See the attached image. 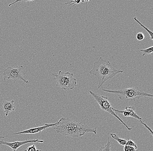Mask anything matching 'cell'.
Masks as SVG:
<instances>
[{"label":"cell","instance_id":"15","mask_svg":"<svg viewBox=\"0 0 153 151\" xmlns=\"http://www.w3.org/2000/svg\"><path fill=\"white\" fill-rule=\"evenodd\" d=\"M126 146H131V147H133L134 148H135L136 149H137V146L136 143H135L133 141H132V140H130V139H128V140L127 141V142H126Z\"/></svg>","mask_w":153,"mask_h":151},{"label":"cell","instance_id":"6","mask_svg":"<svg viewBox=\"0 0 153 151\" xmlns=\"http://www.w3.org/2000/svg\"><path fill=\"white\" fill-rule=\"evenodd\" d=\"M24 69L22 66L8 67L4 70L3 74L4 80L6 79H12L14 80V83L17 80H21L26 84H28L29 82L23 74Z\"/></svg>","mask_w":153,"mask_h":151},{"label":"cell","instance_id":"5","mask_svg":"<svg viewBox=\"0 0 153 151\" xmlns=\"http://www.w3.org/2000/svg\"><path fill=\"white\" fill-rule=\"evenodd\" d=\"M89 93L94 98L96 101L99 104L100 109L102 110L109 113L111 115H113V116L115 117L116 118H117L120 122H121L123 125H124V126L126 127V128L128 129V130L131 131L132 129V128H130V127L128 126L121 120V118L113 111V110H112V109L113 108L112 107L111 105L110 102H109L108 100V97L99 95L98 94L93 92L92 91H90Z\"/></svg>","mask_w":153,"mask_h":151},{"label":"cell","instance_id":"16","mask_svg":"<svg viewBox=\"0 0 153 151\" xmlns=\"http://www.w3.org/2000/svg\"><path fill=\"white\" fill-rule=\"evenodd\" d=\"M24 151H42V150H37L35 145L33 144V145H31V146H28L27 150Z\"/></svg>","mask_w":153,"mask_h":151},{"label":"cell","instance_id":"17","mask_svg":"<svg viewBox=\"0 0 153 151\" xmlns=\"http://www.w3.org/2000/svg\"><path fill=\"white\" fill-rule=\"evenodd\" d=\"M124 151H138L135 148L131 146H124Z\"/></svg>","mask_w":153,"mask_h":151},{"label":"cell","instance_id":"20","mask_svg":"<svg viewBox=\"0 0 153 151\" xmlns=\"http://www.w3.org/2000/svg\"><path fill=\"white\" fill-rule=\"evenodd\" d=\"M4 137L0 136V140H2L1 139L3 138H4Z\"/></svg>","mask_w":153,"mask_h":151},{"label":"cell","instance_id":"3","mask_svg":"<svg viewBox=\"0 0 153 151\" xmlns=\"http://www.w3.org/2000/svg\"><path fill=\"white\" fill-rule=\"evenodd\" d=\"M102 90L105 92L117 95L120 100L122 101H134L141 97H153V95L141 90L137 86L117 90H109L102 88Z\"/></svg>","mask_w":153,"mask_h":151},{"label":"cell","instance_id":"18","mask_svg":"<svg viewBox=\"0 0 153 151\" xmlns=\"http://www.w3.org/2000/svg\"><path fill=\"white\" fill-rule=\"evenodd\" d=\"M136 38L138 41H142L145 38V36H144V34L143 33L139 32L137 34Z\"/></svg>","mask_w":153,"mask_h":151},{"label":"cell","instance_id":"8","mask_svg":"<svg viewBox=\"0 0 153 151\" xmlns=\"http://www.w3.org/2000/svg\"><path fill=\"white\" fill-rule=\"evenodd\" d=\"M44 142L43 140L36 139V140H28L26 141H15L13 142H8L7 141L0 140V145H5L11 148V151H16L21 146H23L25 144H28V143H43Z\"/></svg>","mask_w":153,"mask_h":151},{"label":"cell","instance_id":"14","mask_svg":"<svg viewBox=\"0 0 153 151\" xmlns=\"http://www.w3.org/2000/svg\"><path fill=\"white\" fill-rule=\"evenodd\" d=\"M140 51L143 53L142 55V56H144L146 55H150L152 53H153V47L152 46L151 47L145 49L140 50Z\"/></svg>","mask_w":153,"mask_h":151},{"label":"cell","instance_id":"4","mask_svg":"<svg viewBox=\"0 0 153 151\" xmlns=\"http://www.w3.org/2000/svg\"><path fill=\"white\" fill-rule=\"evenodd\" d=\"M51 75L56 80V86L59 87L65 91L73 89L78 86L76 80L73 73L59 71L57 74L52 73Z\"/></svg>","mask_w":153,"mask_h":151},{"label":"cell","instance_id":"2","mask_svg":"<svg viewBox=\"0 0 153 151\" xmlns=\"http://www.w3.org/2000/svg\"><path fill=\"white\" fill-rule=\"evenodd\" d=\"M123 71L115 69L109 61L100 57L98 61L94 63L93 67L89 73L95 76L98 80L97 89L102 87L103 84L108 80L114 77L119 73H122Z\"/></svg>","mask_w":153,"mask_h":151},{"label":"cell","instance_id":"11","mask_svg":"<svg viewBox=\"0 0 153 151\" xmlns=\"http://www.w3.org/2000/svg\"><path fill=\"white\" fill-rule=\"evenodd\" d=\"M110 135L115 139L116 141H117L119 143V144L121 146H125L126 145V142H127V140L125 139H122V138H120L117 136V135L115 134L111 133Z\"/></svg>","mask_w":153,"mask_h":151},{"label":"cell","instance_id":"9","mask_svg":"<svg viewBox=\"0 0 153 151\" xmlns=\"http://www.w3.org/2000/svg\"><path fill=\"white\" fill-rule=\"evenodd\" d=\"M57 122L55 123H52V124H45L44 126H42L36 127V128H31V129H28L25 130L21 132H19L15 133L13 134V135H23V134H36L39 133H41V132L47 129L48 128L50 127H52L56 126L57 125Z\"/></svg>","mask_w":153,"mask_h":151},{"label":"cell","instance_id":"13","mask_svg":"<svg viewBox=\"0 0 153 151\" xmlns=\"http://www.w3.org/2000/svg\"><path fill=\"white\" fill-rule=\"evenodd\" d=\"M111 141L110 138H108V141L105 146H102L97 151H111Z\"/></svg>","mask_w":153,"mask_h":151},{"label":"cell","instance_id":"7","mask_svg":"<svg viewBox=\"0 0 153 151\" xmlns=\"http://www.w3.org/2000/svg\"><path fill=\"white\" fill-rule=\"evenodd\" d=\"M112 110L116 114H123L124 115V116H126V117H133L134 118L137 119L140 122V124L144 125L145 128L148 129V130L150 131L152 135H153V131H152V130L145 123H143V121H142V118L140 117L135 112V107H125V109L124 110H119L115 109H114V108H113Z\"/></svg>","mask_w":153,"mask_h":151},{"label":"cell","instance_id":"1","mask_svg":"<svg viewBox=\"0 0 153 151\" xmlns=\"http://www.w3.org/2000/svg\"><path fill=\"white\" fill-rule=\"evenodd\" d=\"M54 129L58 133L72 138L79 137L87 133H93L96 134L97 127H90L83 125L82 122L73 120L69 118H62L57 121Z\"/></svg>","mask_w":153,"mask_h":151},{"label":"cell","instance_id":"19","mask_svg":"<svg viewBox=\"0 0 153 151\" xmlns=\"http://www.w3.org/2000/svg\"><path fill=\"white\" fill-rule=\"evenodd\" d=\"M33 1H15V2H14V3H12L10 4H9L8 6L10 7V6L13 5V4H14L18 2H27V5H28L29 3L30 2Z\"/></svg>","mask_w":153,"mask_h":151},{"label":"cell","instance_id":"10","mask_svg":"<svg viewBox=\"0 0 153 151\" xmlns=\"http://www.w3.org/2000/svg\"><path fill=\"white\" fill-rule=\"evenodd\" d=\"M2 107L3 109L6 116H7L10 113L14 111L15 109V106L14 100L10 101H4L2 104Z\"/></svg>","mask_w":153,"mask_h":151},{"label":"cell","instance_id":"12","mask_svg":"<svg viewBox=\"0 0 153 151\" xmlns=\"http://www.w3.org/2000/svg\"><path fill=\"white\" fill-rule=\"evenodd\" d=\"M134 20L136 22H137V23H138L142 27H143V28H144V29H145V30H146V31H147V32H148V34H149V35H150V39H152V40H153V31H152V30H149L148 29L147 27H146L144 26L143 25V24H141V23H140V22L137 19L136 17H134Z\"/></svg>","mask_w":153,"mask_h":151}]
</instances>
